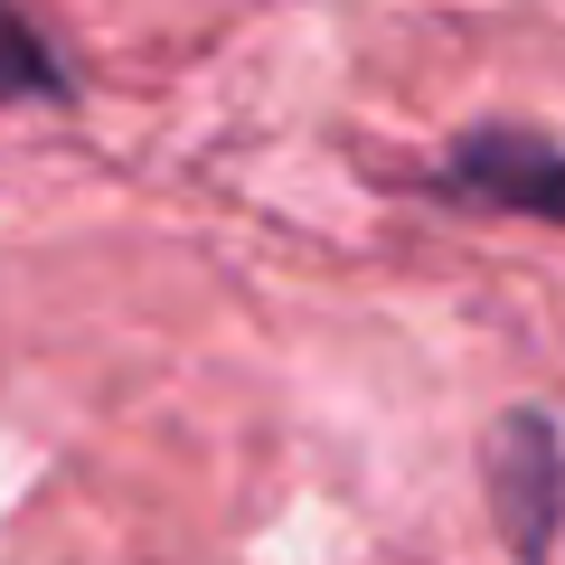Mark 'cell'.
Returning a JSON list of instances; mask_svg holds the SVG:
<instances>
[{
  "mask_svg": "<svg viewBox=\"0 0 565 565\" xmlns=\"http://www.w3.org/2000/svg\"><path fill=\"white\" fill-rule=\"evenodd\" d=\"M490 500H500V527L519 546V565H546L565 519V452L546 434V415H509L500 424V452H490Z\"/></svg>",
  "mask_w": 565,
  "mask_h": 565,
  "instance_id": "6da1fadb",
  "label": "cell"
},
{
  "mask_svg": "<svg viewBox=\"0 0 565 565\" xmlns=\"http://www.w3.org/2000/svg\"><path fill=\"white\" fill-rule=\"evenodd\" d=\"M452 180L481 189V199H500V207H527V217H546V207L565 217V151L556 141L471 132V141H452Z\"/></svg>",
  "mask_w": 565,
  "mask_h": 565,
  "instance_id": "7a4b0ae2",
  "label": "cell"
},
{
  "mask_svg": "<svg viewBox=\"0 0 565 565\" xmlns=\"http://www.w3.org/2000/svg\"><path fill=\"white\" fill-rule=\"evenodd\" d=\"M0 95H57V57L39 47V29L0 10Z\"/></svg>",
  "mask_w": 565,
  "mask_h": 565,
  "instance_id": "3957f363",
  "label": "cell"
}]
</instances>
